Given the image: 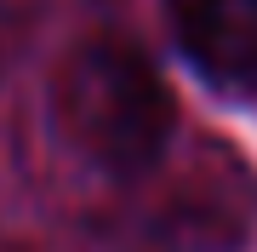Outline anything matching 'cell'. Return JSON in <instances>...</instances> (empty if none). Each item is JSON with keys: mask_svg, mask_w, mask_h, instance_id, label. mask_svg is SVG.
<instances>
[{"mask_svg": "<svg viewBox=\"0 0 257 252\" xmlns=\"http://www.w3.org/2000/svg\"><path fill=\"white\" fill-rule=\"evenodd\" d=\"M177 52L223 92L257 86V0H166Z\"/></svg>", "mask_w": 257, "mask_h": 252, "instance_id": "obj_2", "label": "cell"}, {"mask_svg": "<svg viewBox=\"0 0 257 252\" xmlns=\"http://www.w3.org/2000/svg\"><path fill=\"white\" fill-rule=\"evenodd\" d=\"M0 252H29V246H18V241H6V235H0Z\"/></svg>", "mask_w": 257, "mask_h": 252, "instance_id": "obj_3", "label": "cell"}, {"mask_svg": "<svg viewBox=\"0 0 257 252\" xmlns=\"http://www.w3.org/2000/svg\"><path fill=\"white\" fill-rule=\"evenodd\" d=\"M52 126L97 172H149L172 143L177 103L160 69L126 40H86L52 75Z\"/></svg>", "mask_w": 257, "mask_h": 252, "instance_id": "obj_1", "label": "cell"}]
</instances>
